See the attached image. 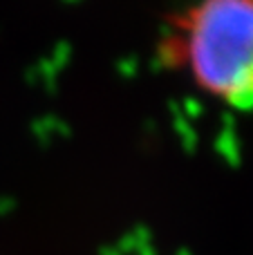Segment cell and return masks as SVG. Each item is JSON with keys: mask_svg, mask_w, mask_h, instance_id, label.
<instances>
[{"mask_svg": "<svg viewBox=\"0 0 253 255\" xmlns=\"http://www.w3.org/2000/svg\"><path fill=\"white\" fill-rule=\"evenodd\" d=\"M173 40L202 90L238 110L253 108V0H202Z\"/></svg>", "mask_w": 253, "mask_h": 255, "instance_id": "obj_1", "label": "cell"}]
</instances>
